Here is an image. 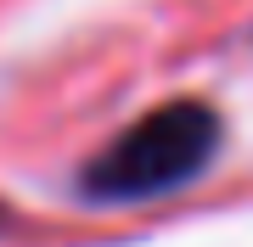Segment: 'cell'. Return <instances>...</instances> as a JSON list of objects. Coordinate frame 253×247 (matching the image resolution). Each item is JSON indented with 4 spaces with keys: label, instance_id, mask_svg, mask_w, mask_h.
I'll return each instance as SVG.
<instances>
[{
    "label": "cell",
    "instance_id": "obj_1",
    "mask_svg": "<svg viewBox=\"0 0 253 247\" xmlns=\"http://www.w3.org/2000/svg\"><path fill=\"white\" fill-rule=\"evenodd\" d=\"M219 146V118L203 101H163L124 135H113L84 163V191L96 202H146L174 185L197 180L203 163Z\"/></svg>",
    "mask_w": 253,
    "mask_h": 247
}]
</instances>
